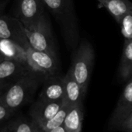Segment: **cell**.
I'll return each mask as SVG.
<instances>
[{"label":"cell","instance_id":"obj_1","mask_svg":"<svg viewBox=\"0 0 132 132\" xmlns=\"http://www.w3.org/2000/svg\"><path fill=\"white\" fill-rule=\"evenodd\" d=\"M57 22L67 48L73 51L79 44V30L74 0H43Z\"/></svg>","mask_w":132,"mask_h":132},{"label":"cell","instance_id":"obj_2","mask_svg":"<svg viewBox=\"0 0 132 132\" xmlns=\"http://www.w3.org/2000/svg\"><path fill=\"white\" fill-rule=\"evenodd\" d=\"M43 82L44 79L39 74L30 72L9 86L0 95V102L15 114L31 100Z\"/></svg>","mask_w":132,"mask_h":132},{"label":"cell","instance_id":"obj_3","mask_svg":"<svg viewBox=\"0 0 132 132\" xmlns=\"http://www.w3.org/2000/svg\"><path fill=\"white\" fill-rule=\"evenodd\" d=\"M95 52L92 44L86 40L79 42L73 51L69 68L72 76L86 94L94 64Z\"/></svg>","mask_w":132,"mask_h":132},{"label":"cell","instance_id":"obj_4","mask_svg":"<svg viewBox=\"0 0 132 132\" xmlns=\"http://www.w3.org/2000/svg\"><path fill=\"white\" fill-rule=\"evenodd\" d=\"M25 33L31 47L57 57L51 23L46 13L35 23L25 27Z\"/></svg>","mask_w":132,"mask_h":132},{"label":"cell","instance_id":"obj_5","mask_svg":"<svg viewBox=\"0 0 132 132\" xmlns=\"http://www.w3.org/2000/svg\"><path fill=\"white\" fill-rule=\"evenodd\" d=\"M28 62L31 69L39 74L44 80L59 74L57 57L34 49L30 46L27 50Z\"/></svg>","mask_w":132,"mask_h":132},{"label":"cell","instance_id":"obj_6","mask_svg":"<svg viewBox=\"0 0 132 132\" xmlns=\"http://www.w3.org/2000/svg\"><path fill=\"white\" fill-rule=\"evenodd\" d=\"M0 38L12 40L26 51L30 47L25 33V27L15 16L4 14L0 16Z\"/></svg>","mask_w":132,"mask_h":132},{"label":"cell","instance_id":"obj_7","mask_svg":"<svg viewBox=\"0 0 132 132\" xmlns=\"http://www.w3.org/2000/svg\"><path fill=\"white\" fill-rule=\"evenodd\" d=\"M45 13V5L43 0H16L15 17L24 27L35 23Z\"/></svg>","mask_w":132,"mask_h":132},{"label":"cell","instance_id":"obj_8","mask_svg":"<svg viewBox=\"0 0 132 132\" xmlns=\"http://www.w3.org/2000/svg\"><path fill=\"white\" fill-rule=\"evenodd\" d=\"M34 72L29 67L13 60L4 59L0 63V95L18 79Z\"/></svg>","mask_w":132,"mask_h":132},{"label":"cell","instance_id":"obj_9","mask_svg":"<svg viewBox=\"0 0 132 132\" xmlns=\"http://www.w3.org/2000/svg\"><path fill=\"white\" fill-rule=\"evenodd\" d=\"M132 113V77L127 82L120 96L117 106L110 120L109 127L111 130H119L120 125Z\"/></svg>","mask_w":132,"mask_h":132},{"label":"cell","instance_id":"obj_10","mask_svg":"<svg viewBox=\"0 0 132 132\" xmlns=\"http://www.w3.org/2000/svg\"><path fill=\"white\" fill-rule=\"evenodd\" d=\"M64 101H44L37 100L29 110L30 118L37 124L51 118L61 108Z\"/></svg>","mask_w":132,"mask_h":132},{"label":"cell","instance_id":"obj_11","mask_svg":"<svg viewBox=\"0 0 132 132\" xmlns=\"http://www.w3.org/2000/svg\"><path fill=\"white\" fill-rule=\"evenodd\" d=\"M64 85L63 76L58 74L44 80L37 99L44 101H61L64 100Z\"/></svg>","mask_w":132,"mask_h":132},{"label":"cell","instance_id":"obj_12","mask_svg":"<svg viewBox=\"0 0 132 132\" xmlns=\"http://www.w3.org/2000/svg\"><path fill=\"white\" fill-rule=\"evenodd\" d=\"M63 79L64 85V103L69 105V106L82 103L86 94L69 70H68L66 74L63 76Z\"/></svg>","mask_w":132,"mask_h":132},{"label":"cell","instance_id":"obj_13","mask_svg":"<svg viewBox=\"0 0 132 132\" xmlns=\"http://www.w3.org/2000/svg\"><path fill=\"white\" fill-rule=\"evenodd\" d=\"M0 53L4 59L18 61L31 69L28 62L27 51L18 44L7 39L0 38Z\"/></svg>","mask_w":132,"mask_h":132},{"label":"cell","instance_id":"obj_14","mask_svg":"<svg viewBox=\"0 0 132 132\" xmlns=\"http://www.w3.org/2000/svg\"><path fill=\"white\" fill-rule=\"evenodd\" d=\"M0 132H42L39 126L30 118L23 116L10 119L0 126Z\"/></svg>","mask_w":132,"mask_h":132},{"label":"cell","instance_id":"obj_15","mask_svg":"<svg viewBox=\"0 0 132 132\" xmlns=\"http://www.w3.org/2000/svg\"><path fill=\"white\" fill-rule=\"evenodd\" d=\"M83 117L84 110L82 103L69 106L62 124L66 132H81Z\"/></svg>","mask_w":132,"mask_h":132},{"label":"cell","instance_id":"obj_16","mask_svg":"<svg viewBox=\"0 0 132 132\" xmlns=\"http://www.w3.org/2000/svg\"><path fill=\"white\" fill-rule=\"evenodd\" d=\"M119 23L121 18L132 12V3L129 0H97Z\"/></svg>","mask_w":132,"mask_h":132},{"label":"cell","instance_id":"obj_17","mask_svg":"<svg viewBox=\"0 0 132 132\" xmlns=\"http://www.w3.org/2000/svg\"><path fill=\"white\" fill-rule=\"evenodd\" d=\"M119 72L120 76L125 80L132 77V39H125Z\"/></svg>","mask_w":132,"mask_h":132},{"label":"cell","instance_id":"obj_18","mask_svg":"<svg viewBox=\"0 0 132 132\" xmlns=\"http://www.w3.org/2000/svg\"><path fill=\"white\" fill-rule=\"evenodd\" d=\"M69 109V106L64 103L61 108L51 118L41 123L40 124H37L40 130L42 132H47L53 128H55L58 126L62 125Z\"/></svg>","mask_w":132,"mask_h":132},{"label":"cell","instance_id":"obj_19","mask_svg":"<svg viewBox=\"0 0 132 132\" xmlns=\"http://www.w3.org/2000/svg\"><path fill=\"white\" fill-rule=\"evenodd\" d=\"M121 34L125 39H132V12L124 15L120 23Z\"/></svg>","mask_w":132,"mask_h":132},{"label":"cell","instance_id":"obj_20","mask_svg":"<svg viewBox=\"0 0 132 132\" xmlns=\"http://www.w3.org/2000/svg\"><path fill=\"white\" fill-rule=\"evenodd\" d=\"M15 114L0 102V126L13 117Z\"/></svg>","mask_w":132,"mask_h":132},{"label":"cell","instance_id":"obj_21","mask_svg":"<svg viewBox=\"0 0 132 132\" xmlns=\"http://www.w3.org/2000/svg\"><path fill=\"white\" fill-rule=\"evenodd\" d=\"M119 130H122L124 132H132V113L120 125Z\"/></svg>","mask_w":132,"mask_h":132},{"label":"cell","instance_id":"obj_22","mask_svg":"<svg viewBox=\"0 0 132 132\" xmlns=\"http://www.w3.org/2000/svg\"><path fill=\"white\" fill-rule=\"evenodd\" d=\"M6 5H7L6 0H0V16L3 14Z\"/></svg>","mask_w":132,"mask_h":132},{"label":"cell","instance_id":"obj_23","mask_svg":"<svg viewBox=\"0 0 132 132\" xmlns=\"http://www.w3.org/2000/svg\"><path fill=\"white\" fill-rule=\"evenodd\" d=\"M47 132H66L64 127H63V125H61V126H58L55 128H53L51 130H50L49 131Z\"/></svg>","mask_w":132,"mask_h":132},{"label":"cell","instance_id":"obj_24","mask_svg":"<svg viewBox=\"0 0 132 132\" xmlns=\"http://www.w3.org/2000/svg\"><path fill=\"white\" fill-rule=\"evenodd\" d=\"M3 60H4V57H3V56L2 55V54L0 53V63H1Z\"/></svg>","mask_w":132,"mask_h":132}]
</instances>
